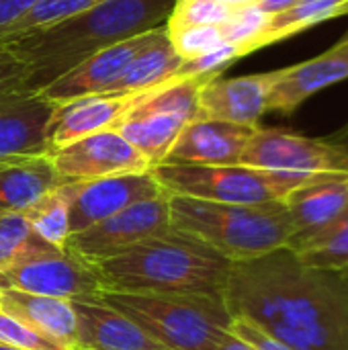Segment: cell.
Masks as SVG:
<instances>
[{"label": "cell", "mask_w": 348, "mask_h": 350, "mask_svg": "<svg viewBox=\"0 0 348 350\" xmlns=\"http://www.w3.org/2000/svg\"><path fill=\"white\" fill-rule=\"evenodd\" d=\"M148 35H150V31L90 55L88 59H84L82 64H78L76 68L66 72L51 84H47L37 94H41L51 105H59V103L80 98V96L107 94L109 88L123 74L127 64L146 45Z\"/></svg>", "instance_id": "obj_16"}, {"label": "cell", "mask_w": 348, "mask_h": 350, "mask_svg": "<svg viewBox=\"0 0 348 350\" xmlns=\"http://www.w3.org/2000/svg\"><path fill=\"white\" fill-rule=\"evenodd\" d=\"M170 228L195 236L230 262L252 260L289 248L293 226L283 201L230 205L168 195Z\"/></svg>", "instance_id": "obj_4"}, {"label": "cell", "mask_w": 348, "mask_h": 350, "mask_svg": "<svg viewBox=\"0 0 348 350\" xmlns=\"http://www.w3.org/2000/svg\"><path fill=\"white\" fill-rule=\"evenodd\" d=\"M0 289L59 299H94L103 283L94 265L70 248H55L31 234L12 265L0 273Z\"/></svg>", "instance_id": "obj_9"}, {"label": "cell", "mask_w": 348, "mask_h": 350, "mask_svg": "<svg viewBox=\"0 0 348 350\" xmlns=\"http://www.w3.org/2000/svg\"><path fill=\"white\" fill-rule=\"evenodd\" d=\"M162 350H166V349H162Z\"/></svg>", "instance_id": "obj_42"}, {"label": "cell", "mask_w": 348, "mask_h": 350, "mask_svg": "<svg viewBox=\"0 0 348 350\" xmlns=\"http://www.w3.org/2000/svg\"><path fill=\"white\" fill-rule=\"evenodd\" d=\"M25 217L33 236L55 248H68V240L72 236L68 183L55 187L53 191L43 195L37 203H33L25 211Z\"/></svg>", "instance_id": "obj_26"}, {"label": "cell", "mask_w": 348, "mask_h": 350, "mask_svg": "<svg viewBox=\"0 0 348 350\" xmlns=\"http://www.w3.org/2000/svg\"><path fill=\"white\" fill-rule=\"evenodd\" d=\"M347 2L348 0H297L287 10L271 16L265 33L256 43V51L340 16V10Z\"/></svg>", "instance_id": "obj_24"}, {"label": "cell", "mask_w": 348, "mask_h": 350, "mask_svg": "<svg viewBox=\"0 0 348 350\" xmlns=\"http://www.w3.org/2000/svg\"><path fill=\"white\" fill-rule=\"evenodd\" d=\"M340 16H348V2L345 4V8L340 10Z\"/></svg>", "instance_id": "obj_40"}, {"label": "cell", "mask_w": 348, "mask_h": 350, "mask_svg": "<svg viewBox=\"0 0 348 350\" xmlns=\"http://www.w3.org/2000/svg\"><path fill=\"white\" fill-rule=\"evenodd\" d=\"M232 12L234 10L226 6L224 0H176L164 27L168 31L193 25L222 27L228 23Z\"/></svg>", "instance_id": "obj_29"}, {"label": "cell", "mask_w": 348, "mask_h": 350, "mask_svg": "<svg viewBox=\"0 0 348 350\" xmlns=\"http://www.w3.org/2000/svg\"><path fill=\"white\" fill-rule=\"evenodd\" d=\"M152 174L168 195H183L230 205H265L283 201L293 189L308 180L265 172L258 168L156 164Z\"/></svg>", "instance_id": "obj_6"}, {"label": "cell", "mask_w": 348, "mask_h": 350, "mask_svg": "<svg viewBox=\"0 0 348 350\" xmlns=\"http://www.w3.org/2000/svg\"><path fill=\"white\" fill-rule=\"evenodd\" d=\"M98 299L121 312L166 350H215L234 322L224 295L103 289Z\"/></svg>", "instance_id": "obj_5"}, {"label": "cell", "mask_w": 348, "mask_h": 350, "mask_svg": "<svg viewBox=\"0 0 348 350\" xmlns=\"http://www.w3.org/2000/svg\"><path fill=\"white\" fill-rule=\"evenodd\" d=\"M176 0H103L8 45L27 66V90L39 92L90 55L164 27Z\"/></svg>", "instance_id": "obj_2"}, {"label": "cell", "mask_w": 348, "mask_h": 350, "mask_svg": "<svg viewBox=\"0 0 348 350\" xmlns=\"http://www.w3.org/2000/svg\"><path fill=\"white\" fill-rule=\"evenodd\" d=\"M166 230H170L168 193L156 199L139 201L98 221L88 230L72 234L68 240V248L76 252L80 258H84L86 262L96 265Z\"/></svg>", "instance_id": "obj_10"}, {"label": "cell", "mask_w": 348, "mask_h": 350, "mask_svg": "<svg viewBox=\"0 0 348 350\" xmlns=\"http://www.w3.org/2000/svg\"><path fill=\"white\" fill-rule=\"evenodd\" d=\"M27 92V66L8 45L0 43V103Z\"/></svg>", "instance_id": "obj_34"}, {"label": "cell", "mask_w": 348, "mask_h": 350, "mask_svg": "<svg viewBox=\"0 0 348 350\" xmlns=\"http://www.w3.org/2000/svg\"><path fill=\"white\" fill-rule=\"evenodd\" d=\"M224 4L230 6L232 10H238V8H246V6L258 4V0H224Z\"/></svg>", "instance_id": "obj_39"}, {"label": "cell", "mask_w": 348, "mask_h": 350, "mask_svg": "<svg viewBox=\"0 0 348 350\" xmlns=\"http://www.w3.org/2000/svg\"><path fill=\"white\" fill-rule=\"evenodd\" d=\"M224 301L293 350H348V275L308 267L291 248L232 262Z\"/></svg>", "instance_id": "obj_1"}, {"label": "cell", "mask_w": 348, "mask_h": 350, "mask_svg": "<svg viewBox=\"0 0 348 350\" xmlns=\"http://www.w3.org/2000/svg\"><path fill=\"white\" fill-rule=\"evenodd\" d=\"M232 262L174 228L96 262L105 291L224 295Z\"/></svg>", "instance_id": "obj_3"}, {"label": "cell", "mask_w": 348, "mask_h": 350, "mask_svg": "<svg viewBox=\"0 0 348 350\" xmlns=\"http://www.w3.org/2000/svg\"><path fill=\"white\" fill-rule=\"evenodd\" d=\"M273 72L238 78H213L199 88L201 119L226 121L246 127H258L269 113Z\"/></svg>", "instance_id": "obj_14"}, {"label": "cell", "mask_w": 348, "mask_h": 350, "mask_svg": "<svg viewBox=\"0 0 348 350\" xmlns=\"http://www.w3.org/2000/svg\"><path fill=\"white\" fill-rule=\"evenodd\" d=\"M103 0H35V4L21 14L14 23H10L0 33V43L12 41L16 37L29 35L33 31H41L53 27L74 14H80Z\"/></svg>", "instance_id": "obj_27"}, {"label": "cell", "mask_w": 348, "mask_h": 350, "mask_svg": "<svg viewBox=\"0 0 348 350\" xmlns=\"http://www.w3.org/2000/svg\"><path fill=\"white\" fill-rule=\"evenodd\" d=\"M131 96L123 94H92L53 105L47 123V154L66 148L86 135L115 129L127 111Z\"/></svg>", "instance_id": "obj_18"}, {"label": "cell", "mask_w": 348, "mask_h": 350, "mask_svg": "<svg viewBox=\"0 0 348 350\" xmlns=\"http://www.w3.org/2000/svg\"><path fill=\"white\" fill-rule=\"evenodd\" d=\"M49 154L0 166V211L25 213L43 195L64 185Z\"/></svg>", "instance_id": "obj_23"}, {"label": "cell", "mask_w": 348, "mask_h": 350, "mask_svg": "<svg viewBox=\"0 0 348 350\" xmlns=\"http://www.w3.org/2000/svg\"><path fill=\"white\" fill-rule=\"evenodd\" d=\"M0 310L33 330L76 349V314L70 299L35 295L18 289H0Z\"/></svg>", "instance_id": "obj_21"}, {"label": "cell", "mask_w": 348, "mask_h": 350, "mask_svg": "<svg viewBox=\"0 0 348 350\" xmlns=\"http://www.w3.org/2000/svg\"><path fill=\"white\" fill-rule=\"evenodd\" d=\"M66 183L94 180L131 172H148L152 164L117 129H105L49 154Z\"/></svg>", "instance_id": "obj_11"}, {"label": "cell", "mask_w": 348, "mask_h": 350, "mask_svg": "<svg viewBox=\"0 0 348 350\" xmlns=\"http://www.w3.org/2000/svg\"><path fill=\"white\" fill-rule=\"evenodd\" d=\"M0 342L18 350H74L0 310Z\"/></svg>", "instance_id": "obj_32"}, {"label": "cell", "mask_w": 348, "mask_h": 350, "mask_svg": "<svg viewBox=\"0 0 348 350\" xmlns=\"http://www.w3.org/2000/svg\"><path fill=\"white\" fill-rule=\"evenodd\" d=\"M199 88L195 80L170 78L146 92L133 94L117 131L152 164H162L183 129L201 119Z\"/></svg>", "instance_id": "obj_7"}, {"label": "cell", "mask_w": 348, "mask_h": 350, "mask_svg": "<svg viewBox=\"0 0 348 350\" xmlns=\"http://www.w3.org/2000/svg\"><path fill=\"white\" fill-rule=\"evenodd\" d=\"M230 332L236 334L238 338H242L244 342H248L254 350H293L291 347L283 345L281 340L269 336L267 332H263L260 328H256L254 324L242 320V318H234Z\"/></svg>", "instance_id": "obj_35"}, {"label": "cell", "mask_w": 348, "mask_h": 350, "mask_svg": "<svg viewBox=\"0 0 348 350\" xmlns=\"http://www.w3.org/2000/svg\"><path fill=\"white\" fill-rule=\"evenodd\" d=\"M256 127L195 119L176 137L164 164H197V166H234L240 164L248 139Z\"/></svg>", "instance_id": "obj_15"}, {"label": "cell", "mask_w": 348, "mask_h": 350, "mask_svg": "<svg viewBox=\"0 0 348 350\" xmlns=\"http://www.w3.org/2000/svg\"><path fill=\"white\" fill-rule=\"evenodd\" d=\"M76 314L78 350H162L142 328L98 297L70 299Z\"/></svg>", "instance_id": "obj_19"}, {"label": "cell", "mask_w": 348, "mask_h": 350, "mask_svg": "<svg viewBox=\"0 0 348 350\" xmlns=\"http://www.w3.org/2000/svg\"><path fill=\"white\" fill-rule=\"evenodd\" d=\"M70 193V232L78 234L98 221L148 199H156L166 191L160 187L152 170L131 172L94 180L68 183Z\"/></svg>", "instance_id": "obj_12"}, {"label": "cell", "mask_w": 348, "mask_h": 350, "mask_svg": "<svg viewBox=\"0 0 348 350\" xmlns=\"http://www.w3.org/2000/svg\"><path fill=\"white\" fill-rule=\"evenodd\" d=\"M240 51L238 47H234L232 43H224L213 51H207L203 55H197L193 59H185L180 62L176 74L172 78H183V80H195L199 84H205L213 78H219V74L230 68L236 59H240Z\"/></svg>", "instance_id": "obj_30"}, {"label": "cell", "mask_w": 348, "mask_h": 350, "mask_svg": "<svg viewBox=\"0 0 348 350\" xmlns=\"http://www.w3.org/2000/svg\"><path fill=\"white\" fill-rule=\"evenodd\" d=\"M289 248L308 267L348 275V211L320 232L293 242Z\"/></svg>", "instance_id": "obj_25"}, {"label": "cell", "mask_w": 348, "mask_h": 350, "mask_svg": "<svg viewBox=\"0 0 348 350\" xmlns=\"http://www.w3.org/2000/svg\"><path fill=\"white\" fill-rule=\"evenodd\" d=\"M180 62L183 59L176 55L166 27H158L150 31L146 45L127 64V68L109 88L107 94L131 96L156 88L176 74Z\"/></svg>", "instance_id": "obj_22"}, {"label": "cell", "mask_w": 348, "mask_h": 350, "mask_svg": "<svg viewBox=\"0 0 348 350\" xmlns=\"http://www.w3.org/2000/svg\"><path fill=\"white\" fill-rule=\"evenodd\" d=\"M29 238L31 230L25 213L0 211V273L12 265Z\"/></svg>", "instance_id": "obj_33"}, {"label": "cell", "mask_w": 348, "mask_h": 350, "mask_svg": "<svg viewBox=\"0 0 348 350\" xmlns=\"http://www.w3.org/2000/svg\"><path fill=\"white\" fill-rule=\"evenodd\" d=\"M348 80V33L332 47L302 64L273 70L269 111L293 115L320 90Z\"/></svg>", "instance_id": "obj_13"}, {"label": "cell", "mask_w": 348, "mask_h": 350, "mask_svg": "<svg viewBox=\"0 0 348 350\" xmlns=\"http://www.w3.org/2000/svg\"><path fill=\"white\" fill-rule=\"evenodd\" d=\"M215 350H254L248 342H244L242 338H238L236 334H228L222 342H219V347Z\"/></svg>", "instance_id": "obj_38"}, {"label": "cell", "mask_w": 348, "mask_h": 350, "mask_svg": "<svg viewBox=\"0 0 348 350\" xmlns=\"http://www.w3.org/2000/svg\"><path fill=\"white\" fill-rule=\"evenodd\" d=\"M283 205L287 207L293 226V244L320 232L347 213L348 174L312 178L293 189L283 199Z\"/></svg>", "instance_id": "obj_20"}, {"label": "cell", "mask_w": 348, "mask_h": 350, "mask_svg": "<svg viewBox=\"0 0 348 350\" xmlns=\"http://www.w3.org/2000/svg\"><path fill=\"white\" fill-rule=\"evenodd\" d=\"M33 4L35 0H0V33L21 14H25Z\"/></svg>", "instance_id": "obj_36"}, {"label": "cell", "mask_w": 348, "mask_h": 350, "mask_svg": "<svg viewBox=\"0 0 348 350\" xmlns=\"http://www.w3.org/2000/svg\"><path fill=\"white\" fill-rule=\"evenodd\" d=\"M0 350H18V349H12V347H8V345H2V342H0Z\"/></svg>", "instance_id": "obj_41"}, {"label": "cell", "mask_w": 348, "mask_h": 350, "mask_svg": "<svg viewBox=\"0 0 348 350\" xmlns=\"http://www.w3.org/2000/svg\"><path fill=\"white\" fill-rule=\"evenodd\" d=\"M269 21H271V14L260 10L256 4L238 8L232 12L228 23L222 25L224 41L238 47L240 55L244 57V55L256 51V43H258L260 35L265 33Z\"/></svg>", "instance_id": "obj_28"}, {"label": "cell", "mask_w": 348, "mask_h": 350, "mask_svg": "<svg viewBox=\"0 0 348 350\" xmlns=\"http://www.w3.org/2000/svg\"><path fill=\"white\" fill-rule=\"evenodd\" d=\"M53 105L37 92L0 103V166L47 154V123Z\"/></svg>", "instance_id": "obj_17"}, {"label": "cell", "mask_w": 348, "mask_h": 350, "mask_svg": "<svg viewBox=\"0 0 348 350\" xmlns=\"http://www.w3.org/2000/svg\"><path fill=\"white\" fill-rule=\"evenodd\" d=\"M297 0H258V8L260 10H265L267 14H279V12H283V10H287L289 6H293Z\"/></svg>", "instance_id": "obj_37"}, {"label": "cell", "mask_w": 348, "mask_h": 350, "mask_svg": "<svg viewBox=\"0 0 348 350\" xmlns=\"http://www.w3.org/2000/svg\"><path fill=\"white\" fill-rule=\"evenodd\" d=\"M240 164L299 180L348 174V123L322 137L258 125Z\"/></svg>", "instance_id": "obj_8"}, {"label": "cell", "mask_w": 348, "mask_h": 350, "mask_svg": "<svg viewBox=\"0 0 348 350\" xmlns=\"http://www.w3.org/2000/svg\"><path fill=\"white\" fill-rule=\"evenodd\" d=\"M168 37H170V43H172L176 55L183 62L193 59L197 55H203L207 51H213L226 43L222 27H209V25H193V27L170 29Z\"/></svg>", "instance_id": "obj_31"}]
</instances>
